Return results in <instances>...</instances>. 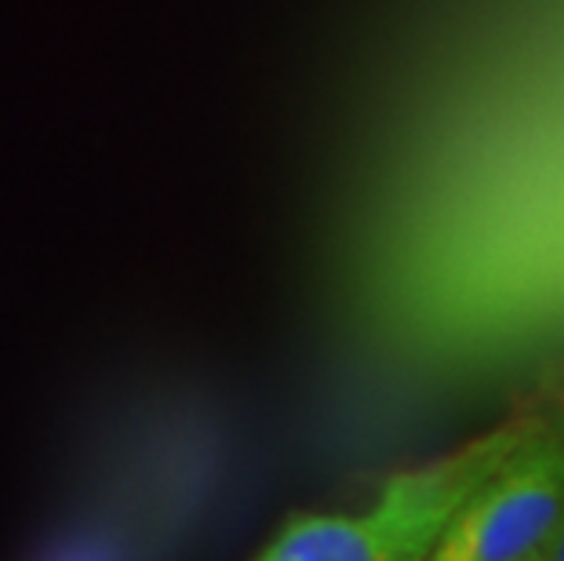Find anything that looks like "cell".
<instances>
[{
    "instance_id": "6da1fadb",
    "label": "cell",
    "mask_w": 564,
    "mask_h": 561,
    "mask_svg": "<svg viewBox=\"0 0 564 561\" xmlns=\"http://www.w3.org/2000/svg\"><path fill=\"white\" fill-rule=\"evenodd\" d=\"M535 404L466 445L390 474L361 510H295L256 561H423L481 482L518 449Z\"/></svg>"
},
{
    "instance_id": "7a4b0ae2",
    "label": "cell",
    "mask_w": 564,
    "mask_h": 561,
    "mask_svg": "<svg viewBox=\"0 0 564 561\" xmlns=\"http://www.w3.org/2000/svg\"><path fill=\"white\" fill-rule=\"evenodd\" d=\"M564 518V398L535 404L518 449L459 507L423 561L546 558Z\"/></svg>"
},
{
    "instance_id": "3957f363",
    "label": "cell",
    "mask_w": 564,
    "mask_h": 561,
    "mask_svg": "<svg viewBox=\"0 0 564 561\" xmlns=\"http://www.w3.org/2000/svg\"><path fill=\"white\" fill-rule=\"evenodd\" d=\"M546 561H564V518H561V529L554 536V543H550V551H546Z\"/></svg>"
},
{
    "instance_id": "277c9868",
    "label": "cell",
    "mask_w": 564,
    "mask_h": 561,
    "mask_svg": "<svg viewBox=\"0 0 564 561\" xmlns=\"http://www.w3.org/2000/svg\"><path fill=\"white\" fill-rule=\"evenodd\" d=\"M535 561H546V558H535Z\"/></svg>"
}]
</instances>
